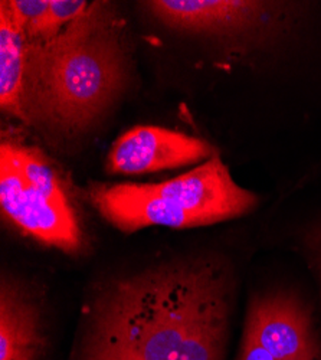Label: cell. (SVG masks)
I'll return each instance as SVG.
<instances>
[{
	"label": "cell",
	"mask_w": 321,
	"mask_h": 360,
	"mask_svg": "<svg viewBox=\"0 0 321 360\" xmlns=\"http://www.w3.org/2000/svg\"><path fill=\"white\" fill-rule=\"evenodd\" d=\"M229 307L230 278L216 261L114 281L89 314L84 360H222Z\"/></svg>",
	"instance_id": "1"
},
{
	"label": "cell",
	"mask_w": 321,
	"mask_h": 360,
	"mask_svg": "<svg viewBox=\"0 0 321 360\" xmlns=\"http://www.w3.org/2000/svg\"><path fill=\"white\" fill-rule=\"evenodd\" d=\"M31 63L37 124L84 133L124 89L130 64L124 20L114 4L91 2L49 41H31Z\"/></svg>",
	"instance_id": "2"
},
{
	"label": "cell",
	"mask_w": 321,
	"mask_h": 360,
	"mask_svg": "<svg viewBox=\"0 0 321 360\" xmlns=\"http://www.w3.org/2000/svg\"><path fill=\"white\" fill-rule=\"evenodd\" d=\"M89 198L108 224L126 233L214 225L244 217L258 203L233 180L219 155L159 184H97Z\"/></svg>",
	"instance_id": "3"
},
{
	"label": "cell",
	"mask_w": 321,
	"mask_h": 360,
	"mask_svg": "<svg viewBox=\"0 0 321 360\" xmlns=\"http://www.w3.org/2000/svg\"><path fill=\"white\" fill-rule=\"evenodd\" d=\"M0 206L4 217L34 241L75 255L84 232L63 176L38 147L0 144Z\"/></svg>",
	"instance_id": "4"
},
{
	"label": "cell",
	"mask_w": 321,
	"mask_h": 360,
	"mask_svg": "<svg viewBox=\"0 0 321 360\" xmlns=\"http://www.w3.org/2000/svg\"><path fill=\"white\" fill-rule=\"evenodd\" d=\"M174 31L228 39L264 37L287 19V4L248 0H152L143 4Z\"/></svg>",
	"instance_id": "5"
},
{
	"label": "cell",
	"mask_w": 321,
	"mask_h": 360,
	"mask_svg": "<svg viewBox=\"0 0 321 360\" xmlns=\"http://www.w3.org/2000/svg\"><path fill=\"white\" fill-rule=\"evenodd\" d=\"M216 155L205 140L157 126H137L117 139L107 156L111 174H144L202 165Z\"/></svg>",
	"instance_id": "6"
},
{
	"label": "cell",
	"mask_w": 321,
	"mask_h": 360,
	"mask_svg": "<svg viewBox=\"0 0 321 360\" xmlns=\"http://www.w3.org/2000/svg\"><path fill=\"white\" fill-rule=\"evenodd\" d=\"M244 335L264 347L274 360H321L311 316L291 294L255 297L248 307Z\"/></svg>",
	"instance_id": "7"
},
{
	"label": "cell",
	"mask_w": 321,
	"mask_h": 360,
	"mask_svg": "<svg viewBox=\"0 0 321 360\" xmlns=\"http://www.w3.org/2000/svg\"><path fill=\"white\" fill-rule=\"evenodd\" d=\"M0 107L27 126H37L31 41L0 2Z\"/></svg>",
	"instance_id": "8"
},
{
	"label": "cell",
	"mask_w": 321,
	"mask_h": 360,
	"mask_svg": "<svg viewBox=\"0 0 321 360\" xmlns=\"http://www.w3.org/2000/svg\"><path fill=\"white\" fill-rule=\"evenodd\" d=\"M39 313L32 298L11 280L0 288V360H37Z\"/></svg>",
	"instance_id": "9"
},
{
	"label": "cell",
	"mask_w": 321,
	"mask_h": 360,
	"mask_svg": "<svg viewBox=\"0 0 321 360\" xmlns=\"http://www.w3.org/2000/svg\"><path fill=\"white\" fill-rule=\"evenodd\" d=\"M238 360H274V359L264 347L259 346L252 338H249L248 335H244Z\"/></svg>",
	"instance_id": "10"
}]
</instances>
